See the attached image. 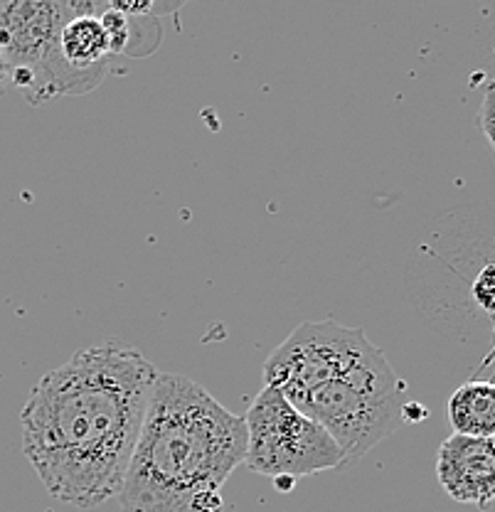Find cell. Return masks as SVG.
Masks as SVG:
<instances>
[{"label":"cell","mask_w":495,"mask_h":512,"mask_svg":"<svg viewBox=\"0 0 495 512\" xmlns=\"http://www.w3.org/2000/svg\"><path fill=\"white\" fill-rule=\"evenodd\" d=\"M449 424L454 434L493 439L495 436V382L471 380L449 399Z\"/></svg>","instance_id":"obj_9"},{"label":"cell","mask_w":495,"mask_h":512,"mask_svg":"<svg viewBox=\"0 0 495 512\" xmlns=\"http://www.w3.org/2000/svg\"><path fill=\"white\" fill-rule=\"evenodd\" d=\"M491 357H493V360H495V348H493V352H491Z\"/></svg>","instance_id":"obj_13"},{"label":"cell","mask_w":495,"mask_h":512,"mask_svg":"<svg viewBox=\"0 0 495 512\" xmlns=\"http://www.w3.org/2000/svg\"><path fill=\"white\" fill-rule=\"evenodd\" d=\"M375 345L363 328L333 318L306 320L264 362V387L284 394L294 407L323 384L343 377Z\"/></svg>","instance_id":"obj_6"},{"label":"cell","mask_w":495,"mask_h":512,"mask_svg":"<svg viewBox=\"0 0 495 512\" xmlns=\"http://www.w3.org/2000/svg\"><path fill=\"white\" fill-rule=\"evenodd\" d=\"M478 124H481L483 133L491 141V146L495 148V87H491L483 96V106L481 114H478Z\"/></svg>","instance_id":"obj_11"},{"label":"cell","mask_w":495,"mask_h":512,"mask_svg":"<svg viewBox=\"0 0 495 512\" xmlns=\"http://www.w3.org/2000/svg\"><path fill=\"white\" fill-rule=\"evenodd\" d=\"M404 389L407 384L375 345L343 377L318 387L296 409L326 429L343 453V466H350L404 424Z\"/></svg>","instance_id":"obj_3"},{"label":"cell","mask_w":495,"mask_h":512,"mask_svg":"<svg viewBox=\"0 0 495 512\" xmlns=\"http://www.w3.org/2000/svg\"><path fill=\"white\" fill-rule=\"evenodd\" d=\"M101 3L74 0V13L60 30V55L69 67L84 74H109L111 45L99 20Z\"/></svg>","instance_id":"obj_8"},{"label":"cell","mask_w":495,"mask_h":512,"mask_svg":"<svg viewBox=\"0 0 495 512\" xmlns=\"http://www.w3.org/2000/svg\"><path fill=\"white\" fill-rule=\"evenodd\" d=\"M247 463L249 471L271 480H298L313 473L343 468V453L323 426L298 412L276 389L264 387L247 416Z\"/></svg>","instance_id":"obj_5"},{"label":"cell","mask_w":495,"mask_h":512,"mask_svg":"<svg viewBox=\"0 0 495 512\" xmlns=\"http://www.w3.org/2000/svg\"><path fill=\"white\" fill-rule=\"evenodd\" d=\"M244 456V416L190 377L158 372L119 493L121 510L193 512L202 495L220 493Z\"/></svg>","instance_id":"obj_2"},{"label":"cell","mask_w":495,"mask_h":512,"mask_svg":"<svg viewBox=\"0 0 495 512\" xmlns=\"http://www.w3.org/2000/svg\"><path fill=\"white\" fill-rule=\"evenodd\" d=\"M74 0H0V52L8 84L40 106L60 96L94 92L106 74H84L60 55V30Z\"/></svg>","instance_id":"obj_4"},{"label":"cell","mask_w":495,"mask_h":512,"mask_svg":"<svg viewBox=\"0 0 495 512\" xmlns=\"http://www.w3.org/2000/svg\"><path fill=\"white\" fill-rule=\"evenodd\" d=\"M436 476L441 488L456 500L468 505H491L495 500V436L451 434L439 446Z\"/></svg>","instance_id":"obj_7"},{"label":"cell","mask_w":495,"mask_h":512,"mask_svg":"<svg viewBox=\"0 0 495 512\" xmlns=\"http://www.w3.org/2000/svg\"><path fill=\"white\" fill-rule=\"evenodd\" d=\"M5 87H8V67H5L3 52H0V94L5 92Z\"/></svg>","instance_id":"obj_12"},{"label":"cell","mask_w":495,"mask_h":512,"mask_svg":"<svg viewBox=\"0 0 495 512\" xmlns=\"http://www.w3.org/2000/svg\"><path fill=\"white\" fill-rule=\"evenodd\" d=\"M156 377L141 350L106 340L35 384L23 451L52 498L79 510L119 498Z\"/></svg>","instance_id":"obj_1"},{"label":"cell","mask_w":495,"mask_h":512,"mask_svg":"<svg viewBox=\"0 0 495 512\" xmlns=\"http://www.w3.org/2000/svg\"><path fill=\"white\" fill-rule=\"evenodd\" d=\"M471 296L478 306L495 318V261L483 266L471 284Z\"/></svg>","instance_id":"obj_10"}]
</instances>
